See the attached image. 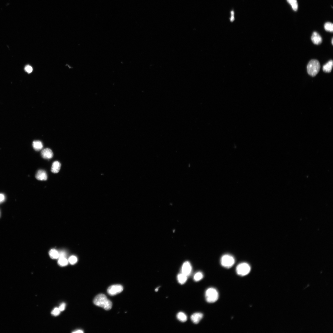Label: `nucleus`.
Masks as SVG:
<instances>
[{
	"mask_svg": "<svg viewBox=\"0 0 333 333\" xmlns=\"http://www.w3.org/2000/svg\"><path fill=\"white\" fill-rule=\"evenodd\" d=\"M93 303L95 305L103 308L106 310H109L112 309V304L104 294H100L98 295L94 298Z\"/></svg>",
	"mask_w": 333,
	"mask_h": 333,
	"instance_id": "obj_1",
	"label": "nucleus"
},
{
	"mask_svg": "<svg viewBox=\"0 0 333 333\" xmlns=\"http://www.w3.org/2000/svg\"><path fill=\"white\" fill-rule=\"evenodd\" d=\"M320 68V63L318 60H312L309 62L307 66V73L309 75L315 77L319 72Z\"/></svg>",
	"mask_w": 333,
	"mask_h": 333,
	"instance_id": "obj_2",
	"label": "nucleus"
},
{
	"mask_svg": "<svg viewBox=\"0 0 333 333\" xmlns=\"http://www.w3.org/2000/svg\"><path fill=\"white\" fill-rule=\"evenodd\" d=\"M205 297L207 302L210 303H215L219 298L218 292L215 288H209L205 292Z\"/></svg>",
	"mask_w": 333,
	"mask_h": 333,
	"instance_id": "obj_3",
	"label": "nucleus"
},
{
	"mask_svg": "<svg viewBox=\"0 0 333 333\" xmlns=\"http://www.w3.org/2000/svg\"><path fill=\"white\" fill-rule=\"evenodd\" d=\"M250 270V266L246 263H242L239 264L236 268V272L237 275L242 276L247 275L249 273Z\"/></svg>",
	"mask_w": 333,
	"mask_h": 333,
	"instance_id": "obj_4",
	"label": "nucleus"
},
{
	"mask_svg": "<svg viewBox=\"0 0 333 333\" xmlns=\"http://www.w3.org/2000/svg\"><path fill=\"white\" fill-rule=\"evenodd\" d=\"M221 264L223 267L229 268L234 264L235 260L234 257L229 255H225L222 256L221 259Z\"/></svg>",
	"mask_w": 333,
	"mask_h": 333,
	"instance_id": "obj_5",
	"label": "nucleus"
},
{
	"mask_svg": "<svg viewBox=\"0 0 333 333\" xmlns=\"http://www.w3.org/2000/svg\"><path fill=\"white\" fill-rule=\"evenodd\" d=\"M123 289V287L121 285L116 284L109 287L107 291L108 294L110 296H114L121 293Z\"/></svg>",
	"mask_w": 333,
	"mask_h": 333,
	"instance_id": "obj_6",
	"label": "nucleus"
},
{
	"mask_svg": "<svg viewBox=\"0 0 333 333\" xmlns=\"http://www.w3.org/2000/svg\"><path fill=\"white\" fill-rule=\"evenodd\" d=\"M192 271V266L188 261L185 262L182 266L181 273L187 276L191 274Z\"/></svg>",
	"mask_w": 333,
	"mask_h": 333,
	"instance_id": "obj_7",
	"label": "nucleus"
},
{
	"mask_svg": "<svg viewBox=\"0 0 333 333\" xmlns=\"http://www.w3.org/2000/svg\"><path fill=\"white\" fill-rule=\"evenodd\" d=\"M311 40L315 45H319L322 42V39L321 36L318 33L314 31L311 37Z\"/></svg>",
	"mask_w": 333,
	"mask_h": 333,
	"instance_id": "obj_8",
	"label": "nucleus"
},
{
	"mask_svg": "<svg viewBox=\"0 0 333 333\" xmlns=\"http://www.w3.org/2000/svg\"><path fill=\"white\" fill-rule=\"evenodd\" d=\"M42 157L46 159H50L53 156V153L50 149L46 148L43 149L41 153Z\"/></svg>",
	"mask_w": 333,
	"mask_h": 333,
	"instance_id": "obj_9",
	"label": "nucleus"
},
{
	"mask_svg": "<svg viewBox=\"0 0 333 333\" xmlns=\"http://www.w3.org/2000/svg\"><path fill=\"white\" fill-rule=\"evenodd\" d=\"M203 316V314L200 313H195L193 314L191 317L192 321L195 324H198L202 319Z\"/></svg>",
	"mask_w": 333,
	"mask_h": 333,
	"instance_id": "obj_10",
	"label": "nucleus"
},
{
	"mask_svg": "<svg viewBox=\"0 0 333 333\" xmlns=\"http://www.w3.org/2000/svg\"><path fill=\"white\" fill-rule=\"evenodd\" d=\"M36 178L39 180H46L47 179V173L44 170H39L36 174Z\"/></svg>",
	"mask_w": 333,
	"mask_h": 333,
	"instance_id": "obj_11",
	"label": "nucleus"
},
{
	"mask_svg": "<svg viewBox=\"0 0 333 333\" xmlns=\"http://www.w3.org/2000/svg\"><path fill=\"white\" fill-rule=\"evenodd\" d=\"M333 65V61L331 60L323 66V70L324 72L329 73L331 72Z\"/></svg>",
	"mask_w": 333,
	"mask_h": 333,
	"instance_id": "obj_12",
	"label": "nucleus"
},
{
	"mask_svg": "<svg viewBox=\"0 0 333 333\" xmlns=\"http://www.w3.org/2000/svg\"><path fill=\"white\" fill-rule=\"evenodd\" d=\"M61 167V164L58 161H56L54 162L52 165L51 171V172L54 173H58Z\"/></svg>",
	"mask_w": 333,
	"mask_h": 333,
	"instance_id": "obj_13",
	"label": "nucleus"
},
{
	"mask_svg": "<svg viewBox=\"0 0 333 333\" xmlns=\"http://www.w3.org/2000/svg\"><path fill=\"white\" fill-rule=\"evenodd\" d=\"M188 276L182 273L178 274L177 279L179 283L181 284H183L187 281Z\"/></svg>",
	"mask_w": 333,
	"mask_h": 333,
	"instance_id": "obj_14",
	"label": "nucleus"
},
{
	"mask_svg": "<svg viewBox=\"0 0 333 333\" xmlns=\"http://www.w3.org/2000/svg\"><path fill=\"white\" fill-rule=\"evenodd\" d=\"M33 146L34 149L36 151H39L42 149L43 147L42 142L40 141L36 140L33 142Z\"/></svg>",
	"mask_w": 333,
	"mask_h": 333,
	"instance_id": "obj_15",
	"label": "nucleus"
},
{
	"mask_svg": "<svg viewBox=\"0 0 333 333\" xmlns=\"http://www.w3.org/2000/svg\"><path fill=\"white\" fill-rule=\"evenodd\" d=\"M177 318L178 320L182 322H185L187 320V317L184 313L180 312L177 315Z\"/></svg>",
	"mask_w": 333,
	"mask_h": 333,
	"instance_id": "obj_16",
	"label": "nucleus"
},
{
	"mask_svg": "<svg viewBox=\"0 0 333 333\" xmlns=\"http://www.w3.org/2000/svg\"><path fill=\"white\" fill-rule=\"evenodd\" d=\"M288 3L291 5L293 10L296 11L298 9V4L297 0H287Z\"/></svg>",
	"mask_w": 333,
	"mask_h": 333,
	"instance_id": "obj_17",
	"label": "nucleus"
},
{
	"mask_svg": "<svg viewBox=\"0 0 333 333\" xmlns=\"http://www.w3.org/2000/svg\"><path fill=\"white\" fill-rule=\"evenodd\" d=\"M50 257L53 259H57L59 257V253L58 251L55 249H52L50 252Z\"/></svg>",
	"mask_w": 333,
	"mask_h": 333,
	"instance_id": "obj_18",
	"label": "nucleus"
},
{
	"mask_svg": "<svg viewBox=\"0 0 333 333\" xmlns=\"http://www.w3.org/2000/svg\"><path fill=\"white\" fill-rule=\"evenodd\" d=\"M324 28L326 31H329L330 32H332L333 31V24L329 22H328L325 24L324 25Z\"/></svg>",
	"mask_w": 333,
	"mask_h": 333,
	"instance_id": "obj_19",
	"label": "nucleus"
},
{
	"mask_svg": "<svg viewBox=\"0 0 333 333\" xmlns=\"http://www.w3.org/2000/svg\"><path fill=\"white\" fill-rule=\"evenodd\" d=\"M203 275L202 272H197L194 275V279L196 282L199 281L203 278Z\"/></svg>",
	"mask_w": 333,
	"mask_h": 333,
	"instance_id": "obj_20",
	"label": "nucleus"
},
{
	"mask_svg": "<svg viewBox=\"0 0 333 333\" xmlns=\"http://www.w3.org/2000/svg\"><path fill=\"white\" fill-rule=\"evenodd\" d=\"M58 263L61 266H65L68 264V261L64 257H60L58 261Z\"/></svg>",
	"mask_w": 333,
	"mask_h": 333,
	"instance_id": "obj_21",
	"label": "nucleus"
},
{
	"mask_svg": "<svg viewBox=\"0 0 333 333\" xmlns=\"http://www.w3.org/2000/svg\"><path fill=\"white\" fill-rule=\"evenodd\" d=\"M69 261L71 264H74L77 263V258L75 256H72L69 258Z\"/></svg>",
	"mask_w": 333,
	"mask_h": 333,
	"instance_id": "obj_22",
	"label": "nucleus"
},
{
	"mask_svg": "<svg viewBox=\"0 0 333 333\" xmlns=\"http://www.w3.org/2000/svg\"><path fill=\"white\" fill-rule=\"evenodd\" d=\"M60 312L59 308L56 307L52 311L51 314L54 316H57L59 315Z\"/></svg>",
	"mask_w": 333,
	"mask_h": 333,
	"instance_id": "obj_23",
	"label": "nucleus"
},
{
	"mask_svg": "<svg viewBox=\"0 0 333 333\" xmlns=\"http://www.w3.org/2000/svg\"><path fill=\"white\" fill-rule=\"evenodd\" d=\"M25 70L28 73H30L32 72L33 69L32 67L29 65H27L25 67Z\"/></svg>",
	"mask_w": 333,
	"mask_h": 333,
	"instance_id": "obj_24",
	"label": "nucleus"
},
{
	"mask_svg": "<svg viewBox=\"0 0 333 333\" xmlns=\"http://www.w3.org/2000/svg\"><path fill=\"white\" fill-rule=\"evenodd\" d=\"M66 305L65 303H63L61 304L59 308L60 311H63L65 310Z\"/></svg>",
	"mask_w": 333,
	"mask_h": 333,
	"instance_id": "obj_25",
	"label": "nucleus"
},
{
	"mask_svg": "<svg viewBox=\"0 0 333 333\" xmlns=\"http://www.w3.org/2000/svg\"><path fill=\"white\" fill-rule=\"evenodd\" d=\"M5 199L4 195L2 194H0V203L3 202Z\"/></svg>",
	"mask_w": 333,
	"mask_h": 333,
	"instance_id": "obj_26",
	"label": "nucleus"
},
{
	"mask_svg": "<svg viewBox=\"0 0 333 333\" xmlns=\"http://www.w3.org/2000/svg\"><path fill=\"white\" fill-rule=\"evenodd\" d=\"M83 332H84L82 330H77L73 332V333H83Z\"/></svg>",
	"mask_w": 333,
	"mask_h": 333,
	"instance_id": "obj_27",
	"label": "nucleus"
},
{
	"mask_svg": "<svg viewBox=\"0 0 333 333\" xmlns=\"http://www.w3.org/2000/svg\"><path fill=\"white\" fill-rule=\"evenodd\" d=\"M231 16L230 18V20L231 22H233L234 20V15H231Z\"/></svg>",
	"mask_w": 333,
	"mask_h": 333,
	"instance_id": "obj_28",
	"label": "nucleus"
},
{
	"mask_svg": "<svg viewBox=\"0 0 333 333\" xmlns=\"http://www.w3.org/2000/svg\"><path fill=\"white\" fill-rule=\"evenodd\" d=\"M158 288H156V289L155 291H156V292L158 290Z\"/></svg>",
	"mask_w": 333,
	"mask_h": 333,
	"instance_id": "obj_29",
	"label": "nucleus"
},
{
	"mask_svg": "<svg viewBox=\"0 0 333 333\" xmlns=\"http://www.w3.org/2000/svg\"><path fill=\"white\" fill-rule=\"evenodd\" d=\"M333 38H332V45H333Z\"/></svg>",
	"mask_w": 333,
	"mask_h": 333,
	"instance_id": "obj_30",
	"label": "nucleus"
}]
</instances>
